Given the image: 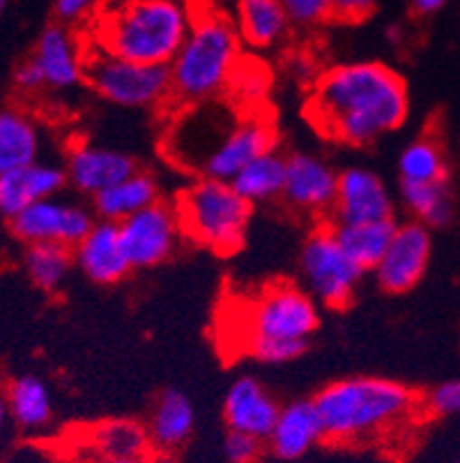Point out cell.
I'll return each instance as SVG.
<instances>
[{"instance_id": "26", "label": "cell", "mask_w": 460, "mask_h": 463, "mask_svg": "<svg viewBox=\"0 0 460 463\" xmlns=\"http://www.w3.org/2000/svg\"><path fill=\"white\" fill-rule=\"evenodd\" d=\"M12 422L28 433L46 429L53 420V402L46 383L37 376H19L5 390Z\"/></svg>"}, {"instance_id": "40", "label": "cell", "mask_w": 460, "mask_h": 463, "mask_svg": "<svg viewBox=\"0 0 460 463\" xmlns=\"http://www.w3.org/2000/svg\"><path fill=\"white\" fill-rule=\"evenodd\" d=\"M0 463H56V458L51 457L46 449L35 448V445H25V448L16 449L10 457H5Z\"/></svg>"}, {"instance_id": "23", "label": "cell", "mask_w": 460, "mask_h": 463, "mask_svg": "<svg viewBox=\"0 0 460 463\" xmlns=\"http://www.w3.org/2000/svg\"><path fill=\"white\" fill-rule=\"evenodd\" d=\"M293 21L281 0H238L235 28L251 49H272L288 35Z\"/></svg>"}, {"instance_id": "14", "label": "cell", "mask_w": 460, "mask_h": 463, "mask_svg": "<svg viewBox=\"0 0 460 463\" xmlns=\"http://www.w3.org/2000/svg\"><path fill=\"white\" fill-rule=\"evenodd\" d=\"M339 174L314 153H293L286 164V184L281 199L297 213L323 214L334 208Z\"/></svg>"}, {"instance_id": "28", "label": "cell", "mask_w": 460, "mask_h": 463, "mask_svg": "<svg viewBox=\"0 0 460 463\" xmlns=\"http://www.w3.org/2000/svg\"><path fill=\"white\" fill-rule=\"evenodd\" d=\"M90 443L104 461H125V458H146L152 448L147 429L134 420H108L92 429Z\"/></svg>"}, {"instance_id": "8", "label": "cell", "mask_w": 460, "mask_h": 463, "mask_svg": "<svg viewBox=\"0 0 460 463\" xmlns=\"http://www.w3.org/2000/svg\"><path fill=\"white\" fill-rule=\"evenodd\" d=\"M320 326L318 302L297 284H272L249 305L247 344L295 341L309 344Z\"/></svg>"}, {"instance_id": "30", "label": "cell", "mask_w": 460, "mask_h": 463, "mask_svg": "<svg viewBox=\"0 0 460 463\" xmlns=\"http://www.w3.org/2000/svg\"><path fill=\"white\" fill-rule=\"evenodd\" d=\"M74 265V250L70 247L31 245L23 254L25 275L44 293L61 290Z\"/></svg>"}, {"instance_id": "17", "label": "cell", "mask_w": 460, "mask_h": 463, "mask_svg": "<svg viewBox=\"0 0 460 463\" xmlns=\"http://www.w3.org/2000/svg\"><path fill=\"white\" fill-rule=\"evenodd\" d=\"M44 86L51 90H71L86 81V53L65 24H51L42 31L33 52Z\"/></svg>"}, {"instance_id": "33", "label": "cell", "mask_w": 460, "mask_h": 463, "mask_svg": "<svg viewBox=\"0 0 460 463\" xmlns=\"http://www.w3.org/2000/svg\"><path fill=\"white\" fill-rule=\"evenodd\" d=\"M269 88V77L268 71H265L263 65H256V62H244L239 61L238 70H235L233 79H230V95H235L242 102H258L260 97H265Z\"/></svg>"}, {"instance_id": "45", "label": "cell", "mask_w": 460, "mask_h": 463, "mask_svg": "<svg viewBox=\"0 0 460 463\" xmlns=\"http://www.w3.org/2000/svg\"><path fill=\"white\" fill-rule=\"evenodd\" d=\"M3 3H5V0H0V5H3Z\"/></svg>"}, {"instance_id": "34", "label": "cell", "mask_w": 460, "mask_h": 463, "mask_svg": "<svg viewBox=\"0 0 460 463\" xmlns=\"http://www.w3.org/2000/svg\"><path fill=\"white\" fill-rule=\"evenodd\" d=\"M295 26H320L332 19V0H281Z\"/></svg>"}, {"instance_id": "42", "label": "cell", "mask_w": 460, "mask_h": 463, "mask_svg": "<svg viewBox=\"0 0 460 463\" xmlns=\"http://www.w3.org/2000/svg\"><path fill=\"white\" fill-rule=\"evenodd\" d=\"M10 406H7V394L0 390V436L5 433L7 422H10Z\"/></svg>"}, {"instance_id": "27", "label": "cell", "mask_w": 460, "mask_h": 463, "mask_svg": "<svg viewBox=\"0 0 460 463\" xmlns=\"http://www.w3.org/2000/svg\"><path fill=\"white\" fill-rule=\"evenodd\" d=\"M286 164H288V157L278 150L265 153L258 159H253L251 164H247L230 184L251 205L281 199L286 184Z\"/></svg>"}, {"instance_id": "44", "label": "cell", "mask_w": 460, "mask_h": 463, "mask_svg": "<svg viewBox=\"0 0 460 463\" xmlns=\"http://www.w3.org/2000/svg\"><path fill=\"white\" fill-rule=\"evenodd\" d=\"M3 10H5V3H3V5H0V14H3Z\"/></svg>"}, {"instance_id": "18", "label": "cell", "mask_w": 460, "mask_h": 463, "mask_svg": "<svg viewBox=\"0 0 460 463\" xmlns=\"http://www.w3.org/2000/svg\"><path fill=\"white\" fill-rule=\"evenodd\" d=\"M136 164L129 155L120 153V150L90 146V143H79L67 155V183L81 194L92 196V199L104 189L136 174Z\"/></svg>"}, {"instance_id": "7", "label": "cell", "mask_w": 460, "mask_h": 463, "mask_svg": "<svg viewBox=\"0 0 460 463\" xmlns=\"http://www.w3.org/2000/svg\"><path fill=\"white\" fill-rule=\"evenodd\" d=\"M304 288L318 305L345 309L357 296L366 272L341 247L332 224L318 226L304 240L299 251Z\"/></svg>"}, {"instance_id": "16", "label": "cell", "mask_w": 460, "mask_h": 463, "mask_svg": "<svg viewBox=\"0 0 460 463\" xmlns=\"http://www.w3.org/2000/svg\"><path fill=\"white\" fill-rule=\"evenodd\" d=\"M278 412H281V406L277 399L253 376H239L228 387L223 397V420H226L228 431L249 433L265 443L277 424Z\"/></svg>"}, {"instance_id": "19", "label": "cell", "mask_w": 460, "mask_h": 463, "mask_svg": "<svg viewBox=\"0 0 460 463\" xmlns=\"http://www.w3.org/2000/svg\"><path fill=\"white\" fill-rule=\"evenodd\" d=\"M74 260L76 268L99 286L117 284L134 270L122 245L120 224L101 219L74 250Z\"/></svg>"}, {"instance_id": "38", "label": "cell", "mask_w": 460, "mask_h": 463, "mask_svg": "<svg viewBox=\"0 0 460 463\" xmlns=\"http://www.w3.org/2000/svg\"><path fill=\"white\" fill-rule=\"evenodd\" d=\"M104 3L107 0H56L53 10H56L58 21L70 26V24H76V21H83L86 16H90Z\"/></svg>"}, {"instance_id": "29", "label": "cell", "mask_w": 460, "mask_h": 463, "mask_svg": "<svg viewBox=\"0 0 460 463\" xmlns=\"http://www.w3.org/2000/svg\"><path fill=\"white\" fill-rule=\"evenodd\" d=\"M334 231L345 254L364 272H373L394 238L396 224L394 222H373V224L334 226Z\"/></svg>"}, {"instance_id": "9", "label": "cell", "mask_w": 460, "mask_h": 463, "mask_svg": "<svg viewBox=\"0 0 460 463\" xmlns=\"http://www.w3.org/2000/svg\"><path fill=\"white\" fill-rule=\"evenodd\" d=\"M95 226L88 208L71 201L46 199L12 219V233L25 245H61L76 250Z\"/></svg>"}, {"instance_id": "12", "label": "cell", "mask_w": 460, "mask_h": 463, "mask_svg": "<svg viewBox=\"0 0 460 463\" xmlns=\"http://www.w3.org/2000/svg\"><path fill=\"white\" fill-rule=\"evenodd\" d=\"M430 260V233L428 226L419 222L396 224L394 238L387 247L385 256L373 270L375 281L387 293H408L415 288L426 275Z\"/></svg>"}, {"instance_id": "11", "label": "cell", "mask_w": 460, "mask_h": 463, "mask_svg": "<svg viewBox=\"0 0 460 463\" xmlns=\"http://www.w3.org/2000/svg\"><path fill=\"white\" fill-rule=\"evenodd\" d=\"M332 213V226L394 222V199L375 171L352 166L339 174V192Z\"/></svg>"}, {"instance_id": "24", "label": "cell", "mask_w": 460, "mask_h": 463, "mask_svg": "<svg viewBox=\"0 0 460 463\" xmlns=\"http://www.w3.org/2000/svg\"><path fill=\"white\" fill-rule=\"evenodd\" d=\"M159 201V187L157 180L150 174L136 171L122 183L113 184V187L104 189L92 199V208L101 222H113V224H122L125 219L132 214L141 213V210L150 208Z\"/></svg>"}, {"instance_id": "2", "label": "cell", "mask_w": 460, "mask_h": 463, "mask_svg": "<svg viewBox=\"0 0 460 463\" xmlns=\"http://www.w3.org/2000/svg\"><path fill=\"white\" fill-rule=\"evenodd\" d=\"M314 403L323 420L324 440L348 445L399 429L417 412L419 397L391 378L354 376L324 385Z\"/></svg>"}, {"instance_id": "25", "label": "cell", "mask_w": 460, "mask_h": 463, "mask_svg": "<svg viewBox=\"0 0 460 463\" xmlns=\"http://www.w3.org/2000/svg\"><path fill=\"white\" fill-rule=\"evenodd\" d=\"M42 137L37 125L16 109L0 111V175L37 162Z\"/></svg>"}, {"instance_id": "5", "label": "cell", "mask_w": 460, "mask_h": 463, "mask_svg": "<svg viewBox=\"0 0 460 463\" xmlns=\"http://www.w3.org/2000/svg\"><path fill=\"white\" fill-rule=\"evenodd\" d=\"M183 235L217 254H235L251 222V203L230 183L198 178L175 203Z\"/></svg>"}, {"instance_id": "1", "label": "cell", "mask_w": 460, "mask_h": 463, "mask_svg": "<svg viewBox=\"0 0 460 463\" xmlns=\"http://www.w3.org/2000/svg\"><path fill=\"white\" fill-rule=\"evenodd\" d=\"M410 111L408 86L385 62H343L324 70L309 97L311 123L343 146L364 148L396 132Z\"/></svg>"}, {"instance_id": "21", "label": "cell", "mask_w": 460, "mask_h": 463, "mask_svg": "<svg viewBox=\"0 0 460 463\" xmlns=\"http://www.w3.org/2000/svg\"><path fill=\"white\" fill-rule=\"evenodd\" d=\"M67 184L65 168L56 164L35 162L0 175V214L14 219L31 205L46 199H56Z\"/></svg>"}, {"instance_id": "10", "label": "cell", "mask_w": 460, "mask_h": 463, "mask_svg": "<svg viewBox=\"0 0 460 463\" xmlns=\"http://www.w3.org/2000/svg\"><path fill=\"white\" fill-rule=\"evenodd\" d=\"M120 235L134 270L136 268L146 270L173 256L183 238V229L175 208L157 201L150 208L125 219L120 224Z\"/></svg>"}, {"instance_id": "31", "label": "cell", "mask_w": 460, "mask_h": 463, "mask_svg": "<svg viewBox=\"0 0 460 463\" xmlns=\"http://www.w3.org/2000/svg\"><path fill=\"white\" fill-rule=\"evenodd\" d=\"M400 199L417 222L428 229L446 226L454 217V201L446 183H400Z\"/></svg>"}, {"instance_id": "22", "label": "cell", "mask_w": 460, "mask_h": 463, "mask_svg": "<svg viewBox=\"0 0 460 463\" xmlns=\"http://www.w3.org/2000/svg\"><path fill=\"white\" fill-rule=\"evenodd\" d=\"M196 427V411L192 399L180 390H164L152 406L147 420L150 445L159 452H175L192 438Z\"/></svg>"}, {"instance_id": "36", "label": "cell", "mask_w": 460, "mask_h": 463, "mask_svg": "<svg viewBox=\"0 0 460 463\" xmlns=\"http://www.w3.org/2000/svg\"><path fill=\"white\" fill-rule=\"evenodd\" d=\"M424 406L433 415H460V381H446L430 390L428 397L424 399Z\"/></svg>"}, {"instance_id": "20", "label": "cell", "mask_w": 460, "mask_h": 463, "mask_svg": "<svg viewBox=\"0 0 460 463\" xmlns=\"http://www.w3.org/2000/svg\"><path fill=\"white\" fill-rule=\"evenodd\" d=\"M323 440V420L314 399H299L281 408L268 445L281 461H299Z\"/></svg>"}, {"instance_id": "6", "label": "cell", "mask_w": 460, "mask_h": 463, "mask_svg": "<svg viewBox=\"0 0 460 463\" xmlns=\"http://www.w3.org/2000/svg\"><path fill=\"white\" fill-rule=\"evenodd\" d=\"M86 83L101 99L125 109L157 107L171 97L168 65H141L99 46L86 52Z\"/></svg>"}, {"instance_id": "37", "label": "cell", "mask_w": 460, "mask_h": 463, "mask_svg": "<svg viewBox=\"0 0 460 463\" xmlns=\"http://www.w3.org/2000/svg\"><path fill=\"white\" fill-rule=\"evenodd\" d=\"M378 7V0H332V19L341 24H360L369 19Z\"/></svg>"}, {"instance_id": "39", "label": "cell", "mask_w": 460, "mask_h": 463, "mask_svg": "<svg viewBox=\"0 0 460 463\" xmlns=\"http://www.w3.org/2000/svg\"><path fill=\"white\" fill-rule=\"evenodd\" d=\"M14 83H16V88L23 92H35V90H42V88H46L40 67L35 65V61H33V58H28V61H23L19 67H16Z\"/></svg>"}, {"instance_id": "32", "label": "cell", "mask_w": 460, "mask_h": 463, "mask_svg": "<svg viewBox=\"0 0 460 463\" xmlns=\"http://www.w3.org/2000/svg\"><path fill=\"white\" fill-rule=\"evenodd\" d=\"M400 183H446V162L436 138H417L400 153Z\"/></svg>"}, {"instance_id": "43", "label": "cell", "mask_w": 460, "mask_h": 463, "mask_svg": "<svg viewBox=\"0 0 460 463\" xmlns=\"http://www.w3.org/2000/svg\"><path fill=\"white\" fill-rule=\"evenodd\" d=\"M104 463H159V461H147V458H125V461H104Z\"/></svg>"}, {"instance_id": "4", "label": "cell", "mask_w": 460, "mask_h": 463, "mask_svg": "<svg viewBox=\"0 0 460 463\" xmlns=\"http://www.w3.org/2000/svg\"><path fill=\"white\" fill-rule=\"evenodd\" d=\"M242 61V40L235 24L223 14L193 19L171 70V97L184 107L205 104L228 90Z\"/></svg>"}, {"instance_id": "15", "label": "cell", "mask_w": 460, "mask_h": 463, "mask_svg": "<svg viewBox=\"0 0 460 463\" xmlns=\"http://www.w3.org/2000/svg\"><path fill=\"white\" fill-rule=\"evenodd\" d=\"M277 150V132L272 125L263 118H247L239 120L230 134L223 138L217 153L205 162L201 171V178L223 180L233 183L235 175L242 171L247 164L258 159L260 155Z\"/></svg>"}, {"instance_id": "13", "label": "cell", "mask_w": 460, "mask_h": 463, "mask_svg": "<svg viewBox=\"0 0 460 463\" xmlns=\"http://www.w3.org/2000/svg\"><path fill=\"white\" fill-rule=\"evenodd\" d=\"M239 120H230V113L214 104H196L192 107L189 116H184L175 125L171 143H173V157L175 162L184 164L192 171L201 174L205 162L217 153V148L223 143V138L230 134V129Z\"/></svg>"}, {"instance_id": "3", "label": "cell", "mask_w": 460, "mask_h": 463, "mask_svg": "<svg viewBox=\"0 0 460 463\" xmlns=\"http://www.w3.org/2000/svg\"><path fill=\"white\" fill-rule=\"evenodd\" d=\"M192 26L183 0H111L97 16L95 46L141 65H171Z\"/></svg>"}, {"instance_id": "35", "label": "cell", "mask_w": 460, "mask_h": 463, "mask_svg": "<svg viewBox=\"0 0 460 463\" xmlns=\"http://www.w3.org/2000/svg\"><path fill=\"white\" fill-rule=\"evenodd\" d=\"M265 440L249 433L228 431L223 438V454L230 463H258L263 457Z\"/></svg>"}, {"instance_id": "46", "label": "cell", "mask_w": 460, "mask_h": 463, "mask_svg": "<svg viewBox=\"0 0 460 463\" xmlns=\"http://www.w3.org/2000/svg\"><path fill=\"white\" fill-rule=\"evenodd\" d=\"M455 463H460V461H455Z\"/></svg>"}, {"instance_id": "41", "label": "cell", "mask_w": 460, "mask_h": 463, "mask_svg": "<svg viewBox=\"0 0 460 463\" xmlns=\"http://www.w3.org/2000/svg\"><path fill=\"white\" fill-rule=\"evenodd\" d=\"M446 5V0H410V10L417 16H430L440 12Z\"/></svg>"}]
</instances>
